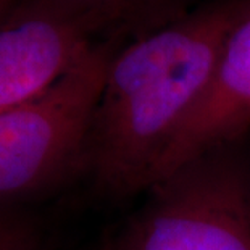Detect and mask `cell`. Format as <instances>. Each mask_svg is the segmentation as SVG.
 Here are the masks:
<instances>
[{
    "label": "cell",
    "instance_id": "cell-1",
    "mask_svg": "<svg viewBox=\"0 0 250 250\" xmlns=\"http://www.w3.org/2000/svg\"><path fill=\"white\" fill-rule=\"evenodd\" d=\"M250 0H211L111 55L87 139L86 173L111 199L142 194L213 78Z\"/></svg>",
    "mask_w": 250,
    "mask_h": 250
},
{
    "label": "cell",
    "instance_id": "cell-2",
    "mask_svg": "<svg viewBox=\"0 0 250 250\" xmlns=\"http://www.w3.org/2000/svg\"><path fill=\"white\" fill-rule=\"evenodd\" d=\"M121 225L113 250H250V146L246 137L155 179Z\"/></svg>",
    "mask_w": 250,
    "mask_h": 250
},
{
    "label": "cell",
    "instance_id": "cell-3",
    "mask_svg": "<svg viewBox=\"0 0 250 250\" xmlns=\"http://www.w3.org/2000/svg\"><path fill=\"white\" fill-rule=\"evenodd\" d=\"M118 47L100 42L47 90L0 113V205L86 173L90 121Z\"/></svg>",
    "mask_w": 250,
    "mask_h": 250
},
{
    "label": "cell",
    "instance_id": "cell-4",
    "mask_svg": "<svg viewBox=\"0 0 250 250\" xmlns=\"http://www.w3.org/2000/svg\"><path fill=\"white\" fill-rule=\"evenodd\" d=\"M100 42L55 0H17L0 20V113L47 90Z\"/></svg>",
    "mask_w": 250,
    "mask_h": 250
},
{
    "label": "cell",
    "instance_id": "cell-5",
    "mask_svg": "<svg viewBox=\"0 0 250 250\" xmlns=\"http://www.w3.org/2000/svg\"><path fill=\"white\" fill-rule=\"evenodd\" d=\"M249 131L250 10L228 36L208 87L181 123L153 181L202 152L247 137Z\"/></svg>",
    "mask_w": 250,
    "mask_h": 250
},
{
    "label": "cell",
    "instance_id": "cell-6",
    "mask_svg": "<svg viewBox=\"0 0 250 250\" xmlns=\"http://www.w3.org/2000/svg\"><path fill=\"white\" fill-rule=\"evenodd\" d=\"M92 26L102 42L126 44L188 13L190 0H55Z\"/></svg>",
    "mask_w": 250,
    "mask_h": 250
},
{
    "label": "cell",
    "instance_id": "cell-7",
    "mask_svg": "<svg viewBox=\"0 0 250 250\" xmlns=\"http://www.w3.org/2000/svg\"><path fill=\"white\" fill-rule=\"evenodd\" d=\"M0 250H42L39 226L18 207L0 205Z\"/></svg>",
    "mask_w": 250,
    "mask_h": 250
},
{
    "label": "cell",
    "instance_id": "cell-8",
    "mask_svg": "<svg viewBox=\"0 0 250 250\" xmlns=\"http://www.w3.org/2000/svg\"><path fill=\"white\" fill-rule=\"evenodd\" d=\"M15 2H17V0H0V20L7 15V12L13 7Z\"/></svg>",
    "mask_w": 250,
    "mask_h": 250
}]
</instances>
